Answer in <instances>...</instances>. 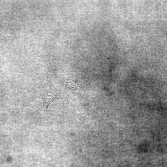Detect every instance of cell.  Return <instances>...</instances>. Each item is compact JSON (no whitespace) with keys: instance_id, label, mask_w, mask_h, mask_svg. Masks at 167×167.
Returning <instances> with one entry per match:
<instances>
[{"instance_id":"obj_1","label":"cell","mask_w":167,"mask_h":167,"mask_svg":"<svg viewBox=\"0 0 167 167\" xmlns=\"http://www.w3.org/2000/svg\"><path fill=\"white\" fill-rule=\"evenodd\" d=\"M60 99H64L61 93L52 83H49L43 93V108L46 114L49 105Z\"/></svg>"}]
</instances>
